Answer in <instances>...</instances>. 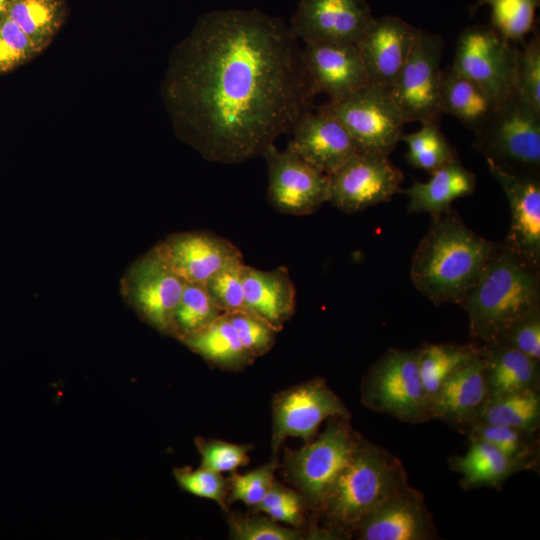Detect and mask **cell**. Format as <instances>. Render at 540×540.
Returning a JSON list of instances; mask_svg holds the SVG:
<instances>
[{"label": "cell", "mask_w": 540, "mask_h": 540, "mask_svg": "<svg viewBox=\"0 0 540 540\" xmlns=\"http://www.w3.org/2000/svg\"><path fill=\"white\" fill-rule=\"evenodd\" d=\"M162 93L179 137L224 164L263 156L316 96L299 39L256 8L203 14L174 48Z\"/></svg>", "instance_id": "obj_1"}, {"label": "cell", "mask_w": 540, "mask_h": 540, "mask_svg": "<svg viewBox=\"0 0 540 540\" xmlns=\"http://www.w3.org/2000/svg\"><path fill=\"white\" fill-rule=\"evenodd\" d=\"M431 216L412 258L411 281L435 305L458 304L478 282L500 243L470 229L453 207Z\"/></svg>", "instance_id": "obj_2"}, {"label": "cell", "mask_w": 540, "mask_h": 540, "mask_svg": "<svg viewBox=\"0 0 540 540\" xmlns=\"http://www.w3.org/2000/svg\"><path fill=\"white\" fill-rule=\"evenodd\" d=\"M458 305L468 314L471 341L495 343L512 324L540 308V268L500 243L478 282Z\"/></svg>", "instance_id": "obj_3"}, {"label": "cell", "mask_w": 540, "mask_h": 540, "mask_svg": "<svg viewBox=\"0 0 540 540\" xmlns=\"http://www.w3.org/2000/svg\"><path fill=\"white\" fill-rule=\"evenodd\" d=\"M408 484L401 460L362 436L317 513L334 536H352L366 517Z\"/></svg>", "instance_id": "obj_4"}, {"label": "cell", "mask_w": 540, "mask_h": 540, "mask_svg": "<svg viewBox=\"0 0 540 540\" xmlns=\"http://www.w3.org/2000/svg\"><path fill=\"white\" fill-rule=\"evenodd\" d=\"M362 435L350 419L330 418L325 430L299 449H284L282 472L317 512L329 488L355 453Z\"/></svg>", "instance_id": "obj_5"}, {"label": "cell", "mask_w": 540, "mask_h": 540, "mask_svg": "<svg viewBox=\"0 0 540 540\" xmlns=\"http://www.w3.org/2000/svg\"><path fill=\"white\" fill-rule=\"evenodd\" d=\"M361 403L409 424L431 420L430 400L421 380L417 349L390 348L361 380Z\"/></svg>", "instance_id": "obj_6"}, {"label": "cell", "mask_w": 540, "mask_h": 540, "mask_svg": "<svg viewBox=\"0 0 540 540\" xmlns=\"http://www.w3.org/2000/svg\"><path fill=\"white\" fill-rule=\"evenodd\" d=\"M473 146L485 159L538 173L540 112L514 89L497 102L488 120L475 134Z\"/></svg>", "instance_id": "obj_7"}, {"label": "cell", "mask_w": 540, "mask_h": 540, "mask_svg": "<svg viewBox=\"0 0 540 540\" xmlns=\"http://www.w3.org/2000/svg\"><path fill=\"white\" fill-rule=\"evenodd\" d=\"M335 116L359 151L389 156L404 133L406 122L389 90L368 84L341 101L318 106Z\"/></svg>", "instance_id": "obj_8"}, {"label": "cell", "mask_w": 540, "mask_h": 540, "mask_svg": "<svg viewBox=\"0 0 540 540\" xmlns=\"http://www.w3.org/2000/svg\"><path fill=\"white\" fill-rule=\"evenodd\" d=\"M272 459L288 437L305 443L316 437L320 425L330 418L351 419V413L326 380L315 377L276 393L272 399Z\"/></svg>", "instance_id": "obj_9"}, {"label": "cell", "mask_w": 540, "mask_h": 540, "mask_svg": "<svg viewBox=\"0 0 540 540\" xmlns=\"http://www.w3.org/2000/svg\"><path fill=\"white\" fill-rule=\"evenodd\" d=\"M440 35L417 28L409 56L389 91L406 123L439 122L441 59Z\"/></svg>", "instance_id": "obj_10"}, {"label": "cell", "mask_w": 540, "mask_h": 540, "mask_svg": "<svg viewBox=\"0 0 540 540\" xmlns=\"http://www.w3.org/2000/svg\"><path fill=\"white\" fill-rule=\"evenodd\" d=\"M516 51L491 25H472L459 34L451 67L499 102L514 90Z\"/></svg>", "instance_id": "obj_11"}, {"label": "cell", "mask_w": 540, "mask_h": 540, "mask_svg": "<svg viewBox=\"0 0 540 540\" xmlns=\"http://www.w3.org/2000/svg\"><path fill=\"white\" fill-rule=\"evenodd\" d=\"M330 176L329 202L345 213L363 211L402 192L403 173L386 155L359 151Z\"/></svg>", "instance_id": "obj_12"}, {"label": "cell", "mask_w": 540, "mask_h": 540, "mask_svg": "<svg viewBox=\"0 0 540 540\" xmlns=\"http://www.w3.org/2000/svg\"><path fill=\"white\" fill-rule=\"evenodd\" d=\"M268 169L267 198L283 214H312L329 200L330 176L289 149L274 145L264 153Z\"/></svg>", "instance_id": "obj_13"}, {"label": "cell", "mask_w": 540, "mask_h": 540, "mask_svg": "<svg viewBox=\"0 0 540 540\" xmlns=\"http://www.w3.org/2000/svg\"><path fill=\"white\" fill-rule=\"evenodd\" d=\"M501 186L510 209V227L502 242L525 262L540 268V179L538 173L517 170L485 159Z\"/></svg>", "instance_id": "obj_14"}, {"label": "cell", "mask_w": 540, "mask_h": 540, "mask_svg": "<svg viewBox=\"0 0 540 540\" xmlns=\"http://www.w3.org/2000/svg\"><path fill=\"white\" fill-rule=\"evenodd\" d=\"M185 284L154 247L130 267L123 279V290L149 324L172 334L174 311Z\"/></svg>", "instance_id": "obj_15"}, {"label": "cell", "mask_w": 540, "mask_h": 540, "mask_svg": "<svg viewBox=\"0 0 540 540\" xmlns=\"http://www.w3.org/2000/svg\"><path fill=\"white\" fill-rule=\"evenodd\" d=\"M374 18L366 0H300L289 26L303 42L357 44Z\"/></svg>", "instance_id": "obj_16"}, {"label": "cell", "mask_w": 540, "mask_h": 540, "mask_svg": "<svg viewBox=\"0 0 540 540\" xmlns=\"http://www.w3.org/2000/svg\"><path fill=\"white\" fill-rule=\"evenodd\" d=\"M302 56L315 95L325 93L338 102L370 84L356 44L304 42Z\"/></svg>", "instance_id": "obj_17"}, {"label": "cell", "mask_w": 540, "mask_h": 540, "mask_svg": "<svg viewBox=\"0 0 540 540\" xmlns=\"http://www.w3.org/2000/svg\"><path fill=\"white\" fill-rule=\"evenodd\" d=\"M155 247L186 282L205 283L227 265L244 261L241 251L231 241L206 231L174 233Z\"/></svg>", "instance_id": "obj_18"}, {"label": "cell", "mask_w": 540, "mask_h": 540, "mask_svg": "<svg viewBox=\"0 0 540 540\" xmlns=\"http://www.w3.org/2000/svg\"><path fill=\"white\" fill-rule=\"evenodd\" d=\"M359 540H432L438 538L424 495L409 484L356 528Z\"/></svg>", "instance_id": "obj_19"}, {"label": "cell", "mask_w": 540, "mask_h": 540, "mask_svg": "<svg viewBox=\"0 0 540 540\" xmlns=\"http://www.w3.org/2000/svg\"><path fill=\"white\" fill-rule=\"evenodd\" d=\"M290 133L287 149L328 175L359 152L343 124L319 107L306 112Z\"/></svg>", "instance_id": "obj_20"}, {"label": "cell", "mask_w": 540, "mask_h": 540, "mask_svg": "<svg viewBox=\"0 0 540 540\" xmlns=\"http://www.w3.org/2000/svg\"><path fill=\"white\" fill-rule=\"evenodd\" d=\"M416 29L397 16L373 19L356 44L370 84L391 90L409 56Z\"/></svg>", "instance_id": "obj_21"}, {"label": "cell", "mask_w": 540, "mask_h": 540, "mask_svg": "<svg viewBox=\"0 0 540 540\" xmlns=\"http://www.w3.org/2000/svg\"><path fill=\"white\" fill-rule=\"evenodd\" d=\"M489 398L481 349L467 364L454 372L431 399V419L463 431L474 422Z\"/></svg>", "instance_id": "obj_22"}, {"label": "cell", "mask_w": 540, "mask_h": 540, "mask_svg": "<svg viewBox=\"0 0 540 540\" xmlns=\"http://www.w3.org/2000/svg\"><path fill=\"white\" fill-rule=\"evenodd\" d=\"M243 288L245 308L277 331L295 313L296 290L285 266L265 271L244 264Z\"/></svg>", "instance_id": "obj_23"}, {"label": "cell", "mask_w": 540, "mask_h": 540, "mask_svg": "<svg viewBox=\"0 0 540 540\" xmlns=\"http://www.w3.org/2000/svg\"><path fill=\"white\" fill-rule=\"evenodd\" d=\"M475 187V174L456 157L431 173L428 181H415L402 192L408 197L409 213L436 215L450 209L455 200L472 194Z\"/></svg>", "instance_id": "obj_24"}, {"label": "cell", "mask_w": 540, "mask_h": 540, "mask_svg": "<svg viewBox=\"0 0 540 540\" xmlns=\"http://www.w3.org/2000/svg\"><path fill=\"white\" fill-rule=\"evenodd\" d=\"M479 346L489 398L539 387V362L503 342Z\"/></svg>", "instance_id": "obj_25"}, {"label": "cell", "mask_w": 540, "mask_h": 540, "mask_svg": "<svg viewBox=\"0 0 540 540\" xmlns=\"http://www.w3.org/2000/svg\"><path fill=\"white\" fill-rule=\"evenodd\" d=\"M466 452L449 459L450 468L460 475L465 490L487 487L500 490L523 467L487 442L470 439Z\"/></svg>", "instance_id": "obj_26"}, {"label": "cell", "mask_w": 540, "mask_h": 540, "mask_svg": "<svg viewBox=\"0 0 540 540\" xmlns=\"http://www.w3.org/2000/svg\"><path fill=\"white\" fill-rule=\"evenodd\" d=\"M496 104L480 86L451 66L442 70L439 88L440 111L457 118L474 134L481 130Z\"/></svg>", "instance_id": "obj_27"}, {"label": "cell", "mask_w": 540, "mask_h": 540, "mask_svg": "<svg viewBox=\"0 0 540 540\" xmlns=\"http://www.w3.org/2000/svg\"><path fill=\"white\" fill-rule=\"evenodd\" d=\"M180 340L212 367L221 370L239 371L255 360L225 314Z\"/></svg>", "instance_id": "obj_28"}, {"label": "cell", "mask_w": 540, "mask_h": 540, "mask_svg": "<svg viewBox=\"0 0 540 540\" xmlns=\"http://www.w3.org/2000/svg\"><path fill=\"white\" fill-rule=\"evenodd\" d=\"M480 351L472 341L466 344L425 343L417 348L418 367L430 403L442 384Z\"/></svg>", "instance_id": "obj_29"}, {"label": "cell", "mask_w": 540, "mask_h": 540, "mask_svg": "<svg viewBox=\"0 0 540 540\" xmlns=\"http://www.w3.org/2000/svg\"><path fill=\"white\" fill-rule=\"evenodd\" d=\"M473 423L501 425L527 432H538L540 426L539 387L488 398Z\"/></svg>", "instance_id": "obj_30"}, {"label": "cell", "mask_w": 540, "mask_h": 540, "mask_svg": "<svg viewBox=\"0 0 540 540\" xmlns=\"http://www.w3.org/2000/svg\"><path fill=\"white\" fill-rule=\"evenodd\" d=\"M462 432L468 436L469 440H481L494 446L520 464L524 471L535 470L539 463L537 432L484 423H472Z\"/></svg>", "instance_id": "obj_31"}, {"label": "cell", "mask_w": 540, "mask_h": 540, "mask_svg": "<svg viewBox=\"0 0 540 540\" xmlns=\"http://www.w3.org/2000/svg\"><path fill=\"white\" fill-rule=\"evenodd\" d=\"M43 51L62 23L59 0H11L7 14Z\"/></svg>", "instance_id": "obj_32"}, {"label": "cell", "mask_w": 540, "mask_h": 540, "mask_svg": "<svg viewBox=\"0 0 540 540\" xmlns=\"http://www.w3.org/2000/svg\"><path fill=\"white\" fill-rule=\"evenodd\" d=\"M401 141L408 147L405 155L407 162L430 174L458 157L456 149L442 133L439 122L422 124L413 133H403Z\"/></svg>", "instance_id": "obj_33"}, {"label": "cell", "mask_w": 540, "mask_h": 540, "mask_svg": "<svg viewBox=\"0 0 540 540\" xmlns=\"http://www.w3.org/2000/svg\"><path fill=\"white\" fill-rule=\"evenodd\" d=\"M224 313L215 304L204 283L186 282L173 315V335H190Z\"/></svg>", "instance_id": "obj_34"}, {"label": "cell", "mask_w": 540, "mask_h": 540, "mask_svg": "<svg viewBox=\"0 0 540 540\" xmlns=\"http://www.w3.org/2000/svg\"><path fill=\"white\" fill-rule=\"evenodd\" d=\"M491 8V26L513 43H522L536 27L539 0H477Z\"/></svg>", "instance_id": "obj_35"}, {"label": "cell", "mask_w": 540, "mask_h": 540, "mask_svg": "<svg viewBox=\"0 0 540 540\" xmlns=\"http://www.w3.org/2000/svg\"><path fill=\"white\" fill-rule=\"evenodd\" d=\"M517 47L514 89L540 112V34L538 27Z\"/></svg>", "instance_id": "obj_36"}, {"label": "cell", "mask_w": 540, "mask_h": 540, "mask_svg": "<svg viewBox=\"0 0 540 540\" xmlns=\"http://www.w3.org/2000/svg\"><path fill=\"white\" fill-rule=\"evenodd\" d=\"M229 537L234 540H301L300 529L284 527L275 520L259 515L228 512Z\"/></svg>", "instance_id": "obj_37"}, {"label": "cell", "mask_w": 540, "mask_h": 540, "mask_svg": "<svg viewBox=\"0 0 540 540\" xmlns=\"http://www.w3.org/2000/svg\"><path fill=\"white\" fill-rule=\"evenodd\" d=\"M280 467L278 459H272L245 474L231 473L228 482V505L240 501L255 507L261 502L271 484L275 480L274 475Z\"/></svg>", "instance_id": "obj_38"}, {"label": "cell", "mask_w": 540, "mask_h": 540, "mask_svg": "<svg viewBox=\"0 0 540 540\" xmlns=\"http://www.w3.org/2000/svg\"><path fill=\"white\" fill-rule=\"evenodd\" d=\"M225 315L252 357H260L271 350L279 331L268 322L246 308Z\"/></svg>", "instance_id": "obj_39"}, {"label": "cell", "mask_w": 540, "mask_h": 540, "mask_svg": "<svg viewBox=\"0 0 540 540\" xmlns=\"http://www.w3.org/2000/svg\"><path fill=\"white\" fill-rule=\"evenodd\" d=\"M244 261L227 265L214 273L204 284L215 304L224 313L245 308L243 288Z\"/></svg>", "instance_id": "obj_40"}, {"label": "cell", "mask_w": 540, "mask_h": 540, "mask_svg": "<svg viewBox=\"0 0 540 540\" xmlns=\"http://www.w3.org/2000/svg\"><path fill=\"white\" fill-rule=\"evenodd\" d=\"M42 50L7 15L0 20V75L23 65Z\"/></svg>", "instance_id": "obj_41"}, {"label": "cell", "mask_w": 540, "mask_h": 540, "mask_svg": "<svg viewBox=\"0 0 540 540\" xmlns=\"http://www.w3.org/2000/svg\"><path fill=\"white\" fill-rule=\"evenodd\" d=\"M201 455V467L218 472H235L248 465L251 444H235L219 439H196Z\"/></svg>", "instance_id": "obj_42"}, {"label": "cell", "mask_w": 540, "mask_h": 540, "mask_svg": "<svg viewBox=\"0 0 540 540\" xmlns=\"http://www.w3.org/2000/svg\"><path fill=\"white\" fill-rule=\"evenodd\" d=\"M180 487L188 493L216 502L226 513L228 510V482L218 473L203 467L199 469L181 468L175 470Z\"/></svg>", "instance_id": "obj_43"}, {"label": "cell", "mask_w": 540, "mask_h": 540, "mask_svg": "<svg viewBox=\"0 0 540 540\" xmlns=\"http://www.w3.org/2000/svg\"><path fill=\"white\" fill-rule=\"evenodd\" d=\"M497 342H503L540 362V308L512 324Z\"/></svg>", "instance_id": "obj_44"}, {"label": "cell", "mask_w": 540, "mask_h": 540, "mask_svg": "<svg viewBox=\"0 0 540 540\" xmlns=\"http://www.w3.org/2000/svg\"><path fill=\"white\" fill-rule=\"evenodd\" d=\"M308 508L302 495L277 506L265 514L276 522L286 523L297 529L305 523V510Z\"/></svg>", "instance_id": "obj_45"}, {"label": "cell", "mask_w": 540, "mask_h": 540, "mask_svg": "<svg viewBox=\"0 0 540 540\" xmlns=\"http://www.w3.org/2000/svg\"><path fill=\"white\" fill-rule=\"evenodd\" d=\"M300 495L301 494L297 490L287 488L280 482L274 480L261 502L253 507L252 510L255 513H266Z\"/></svg>", "instance_id": "obj_46"}, {"label": "cell", "mask_w": 540, "mask_h": 540, "mask_svg": "<svg viewBox=\"0 0 540 540\" xmlns=\"http://www.w3.org/2000/svg\"><path fill=\"white\" fill-rule=\"evenodd\" d=\"M11 0H0V20L7 14Z\"/></svg>", "instance_id": "obj_47"}]
</instances>
